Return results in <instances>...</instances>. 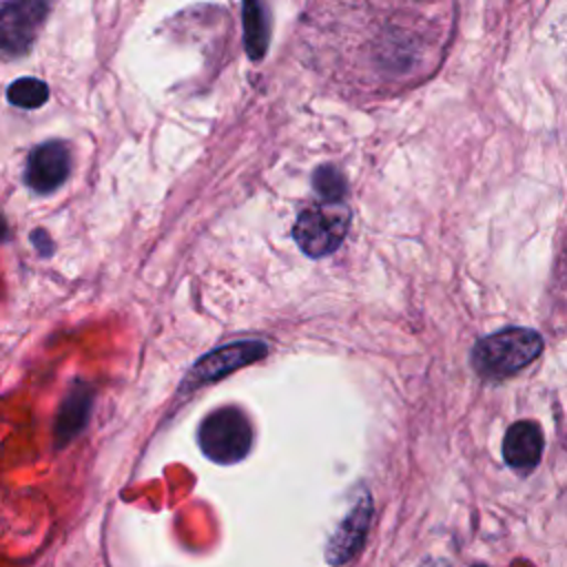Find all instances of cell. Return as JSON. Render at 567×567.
Wrapping results in <instances>:
<instances>
[{"instance_id":"52a82bcc","label":"cell","mask_w":567,"mask_h":567,"mask_svg":"<svg viewBox=\"0 0 567 567\" xmlns=\"http://www.w3.org/2000/svg\"><path fill=\"white\" fill-rule=\"evenodd\" d=\"M71 168L69 148L62 142H44L35 146L27 159V184L35 193H51L64 184Z\"/></svg>"},{"instance_id":"9c48e42d","label":"cell","mask_w":567,"mask_h":567,"mask_svg":"<svg viewBox=\"0 0 567 567\" xmlns=\"http://www.w3.org/2000/svg\"><path fill=\"white\" fill-rule=\"evenodd\" d=\"M370 518V501L368 496L348 514V518L341 523V527L330 538V545L326 549L330 565H343L350 560V556L359 549Z\"/></svg>"},{"instance_id":"277c9868","label":"cell","mask_w":567,"mask_h":567,"mask_svg":"<svg viewBox=\"0 0 567 567\" xmlns=\"http://www.w3.org/2000/svg\"><path fill=\"white\" fill-rule=\"evenodd\" d=\"M350 213L341 202H323L303 208L295 224V239L310 257H326L346 237Z\"/></svg>"},{"instance_id":"8fae6325","label":"cell","mask_w":567,"mask_h":567,"mask_svg":"<svg viewBox=\"0 0 567 567\" xmlns=\"http://www.w3.org/2000/svg\"><path fill=\"white\" fill-rule=\"evenodd\" d=\"M244 27H246L248 55L252 60H259L266 53V44H268L264 9L259 0H244Z\"/></svg>"},{"instance_id":"8992f818","label":"cell","mask_w":567,"mask_h":567,"mask_svg":"<svg viewBox=\"0 0 567 567\" xmlns=\"http://www.w3.org/2000/svg\"><path fill=\"white\" fill-rule=\"evenodd\" d=\"M266 354V343L261 341H239V343H228L210 354H206L204 359H199L195 363V368L190 370V374L186 377V385L188 388H197L210 381H217L219 377L252 363L257 359H261Z\"/></svg>"},{"instance_id":"7a4b0ae2","label":"cell","mask_w":567,"mask_h":567,"mask_svg":"<svg viewBox=\"0 0 567 567\" xmlns=\"http://www.w3.org/2000/svg\"><path fill=\"white\" fill-rule=\"evenodd\" d=\"M543 350L538 332L527 328H505L489 337H483L472 352V363L478 374L487 379H503L527 363H532Z\"/></svg>"},{"instance_id":"4fadbf2b","label":"cell","mask_w":567,"mask_h":567,"mask_svg":"<svg viewBox=\"0 0 567 567\" xmlns=\"http://www.w3.org/2000/svg\"><path fill=\"white\" fill-rule=\"evenodd\" d=\"M312 186L323 202H341L346 195V182L332 166H321L315 173Z\"/></svg>"},{"instance_id":"6da1fadb","label":"cell","mask_w":567,"mask_h":567,"mask_svg":"<svg viewBox=\"0 0 567 567\" xmlns=\"http://www.w3.org/2000/svg\"><path fill=\"white\" fill-rule=\"evenodd\" d=\"M452 27L454 0H312L303 13V40L321 73L365 93L434 73Z\"/></svg>"},{"instance_id":"3957f363","label":"cell","mask_w":567,"mask_h":567,"mask_svg":"<svg viewBox=\"0 0 567 567\" xmlns=\"http://www.w3.org/2000/svg\"><path fill=\"white\" fill-rule=\"evenodd\" d=\"M197 441L210 461L230 465L248 454L252 443V427L241 410L219 408L202 421Z\"/></svg>"},{"instance_id":"7c38bea8","label":"cell","mask_w":567,"mask_h":567,"mask_svg":"<svg viewBox=\"0 0 567 567\" xmlns=\"http://www.w3.org/2000/svg\"><path fill=\"white\" fill-rule=\"evenodd\" d=\"M7 100L20 109H38L49 100V86L35 78H20L9 84Z\"/></svg>"},{"instance_id":"ba28073f","label":"cell","mask_w":567,"mask_h":567,"mask_svg":"<svg viewBox=\"0 0 567 567\" xmlns=\"http://www.w3.org/2000/svg\"><path fill=\"white\" fill-rule=\"evenodd\" d=\"M543 454V434L536 423L518 421L514 423L503 441V456L507 465L516 470H532Z\"/></svg>"},{"instance_id":"5b68a950","label":"cell","mask_w":567,"mask_h":567,"mask_svg":"<svg viewBox=\"0 0 567 567\" xmlns=\"http://www.w3.org/2000/svg\"><path fill=\"white\" fill-rule=\"evenodd\" d=\"M49 13V0H0V53L24 55Z\"/></svg>"},{"instance_id":"30bf717a","label":"cell","mask_w":567,"mask_h":567,"mask_svg":"<svg viewBox=\"0 0 567 567\" xmlns=\"http://www.w3.org/2000/svg\"><path fill=\"white\" fill-rule=\"evenodd\" d=\"M89 410H91V390L84 383H78L71 390V394L64 399L58 414V423H55L58 445H64L84 427Z\"/></svg>"}]
</instances>
